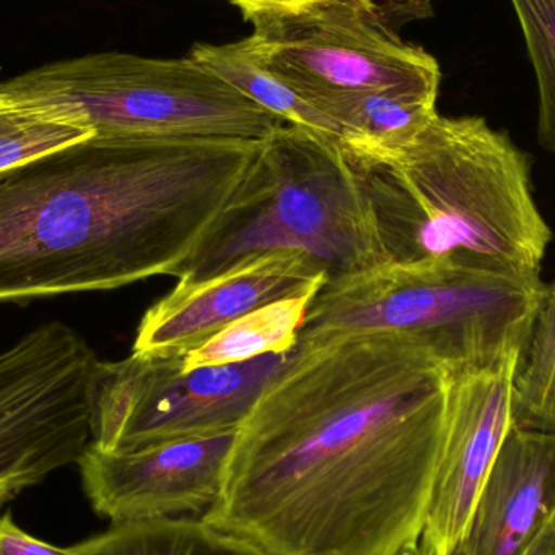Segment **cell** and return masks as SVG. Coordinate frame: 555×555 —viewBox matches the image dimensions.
Instances as JSON below:
<instances>
[{
  "label": "cell",
  "mask_w": 555,
  "mask_h": 555,
  "mask_svg": "<svg viewBox=\"0 0 555 555\" xmlns=\"http://www.w3.org/2000/svg\"><path fill=\"white\" fill-rule=\"evenodd\" d=\"M453 374L414 333L297 348L237 429L202 520L273 555H395L417 543Z\"/></svg>",
  "instance_id": "6da1fadb"
},
{
  "label": "cell",
  "mask_w": 555,
  "mask_h": 555,
  "mask_svg": "<svg viewBox=\"0 0 555 555\" xmlns=\"http://www.w3.org/2000/svg\"><path fill=\"white\" fill-rule=\"evenodd\" d=\"M262 143L93 135L0 172V302L175 276Z\"/></svg>",
  "instance_id": "7a4b0ae2"
},
{
  "label": "cell",
  "mask_w": 555,
  "mask_h": 555,
  "mask_svg": "<svg viewBox=\"0 0 555 555\" xmlns=\"http://www.w3.org/2000/svg\"><path fill=\"white\" fill-rule=\"evenodd\" d=\"M346 153L390 262L462 257L541 275L553 231L531 158L485 117L439 114L403 145Z\"/></svg>",
  "instance_id": "3957f363"
},
{
  "label": "cell",
  "mask_w": 555,
  "mask_h": 555,
  "mask_svg": "<svg viewBox=\"0 0 555 555\" xmlns=\"http://www.w3.org/2000/svg\"><path fill=\"white\" fill-rule=\"evenodd\" d=\"M299 250L339 280L390 263L341 140L283 124L236 195L176 272L198 283L263 254Z\"/></svg>",
  "instance_id": "277c9868"
},
{
  "label": "cell",
  "mask_w": 555,
  "mask_h": 555,
  "mask_svg": "<svg viewBox=\"0 0 555 555\" xmlns=\"http://www.w3.org/2000/svg\"><path fill=\"white\" fill-rule=\"evenodd\" d=\"M546 283L462 257L390 262L326 281L297 348L362 332L423 336L455 372L521 358Z\"/></svg>",
  "instance_id": "5b68a950"
},
{
  "label": "cell",
  "mask_w": 555,
  "mask_h": 555,
  "mask_svg": "<svg viewBox=\"0 0 555 555\" xmlns=\"http://www.w3.org/2000/svg\"><path fill=\"white\" fill-rule=\"evenodd\" d=\"M0 103L36 107L109 139L266 142L283 126L195 59L106 51L0 81Z\"/></svg>",
  "instance_id": "8992f818"
},
{
  "label": "cell",
  "mask_w": 555,
  "mask_h": 555,
  "mask_svg": "<svg viewBox=\"0 0 555 555\" xmlns=\"http://www.w3.org/2000/svg\"><path fill=\"white\" fill-rule=\"evenodd\" d=\"M269 354L234 364L182 369L184 354L132 352L101 362L93 442L106 452L233 433L263 391L296 359Z\"/></svg>",
  "instance_id": "52a82bcc"
},
{
  "label": "cell",
  "mask_w": 555,
  "mask_h": 555,
  "mask_svg": "<svg viewBox=\"0 0 555 555\" xmlns=\"http://www.w3.org/2000/svg\"><path fill=\"white\" fill-rule=\"evenodd\" d=\"M101 362L59 320L0 351V494L13 498L80 462L93 442Z\"/></svg>",
  "instance_id": "ba28073f"
},
{
  "label": "cell",
  "mask_w": 555,
  "mask_h": 555,
  "mask_svg": "<svg viewBox=\"0 0 555 555\" xmlns=\"http://www.w3.org/2000/svg\"><path fill=\"white\" fill-rule=\"evenodd\" d=\"M253 23L263 64L309 103L364 91L439 98L437 59L401 41L374 3L332 2Z\"/></svg>",
  "instance_id": "9c48e42d"
},
{
  "label": "cell",
  "mask_w": 555,
  "mask_h": 555,
  "mask_svg": "<svg viewBox=\"0 0 555 555\" xmlns=\"http://www.w3.org/2000/svg\"><path fill=\"white\" fill-rule=\"evenodd\" d=\"M237 430L106 452L91 446L80 462L91 507L113 525L202 517L223 491Z\"/></svg>",
  "instance_id": "30bf717a"
},
{
  "label": "cell",
  "mask_w": 555,
  "mask_h": 555,
  "mask_svg": "<svg viewBox=\"0 0 555 555\" xmlns=\"http://www.w3.org/2000/svg\"><path fill=\"white\" fill-rule=\"evenodd\" d=\"M521 358L453 374L446 437L421 543L453 555L512 429V385Z\"/></svg>",
  "instance_id": "8fae6325"
},
{
  "label": "cell",
  "mask_w": 555,
  "mask_h": 555,
  "mask_svg": "<svg viewBox=\"0 0 555 555\" xmlns=\"http://www.w3.org/2000/svg\"><path fill=\"white\" fill-rule=\"evenodd\" d=\"M325 283L322 266L299 250L263 254L208 280L178 283L140 320L132 352L185 354L246 313L317 294Z\"/></svg>",
  "instance_id": "7c38bea8"
},
{
  "label": "cell",
  "mask_w": 555,
  "mask_h": 555,
  "mask_svg": "<svg viewBox=\"0 0 555 555\" xmlns=\"http://www.w3.org/2000/svg\"><path fill=\"white\" fill-rule=\"evenodd\" d=\"M555 520V436L512 426L453 555H524Z\"/></svg>",
  "instance_id": "4fadbf2b"
},
{
  "label": "cell",
  "mask_w": 555,
  "mask_h": 555,
  "mask_svg": "<svg viewBox=\"0 0 555 555\" xmlns=\"http://www.w3.org/2000/svg\"><path fill=\"white\" fill-rule=\"evenodd\" d=\"M191 57L289 126L345 140L341 127L304 100L286 80L270 70L249 38L228 44H195Z\"/></svg>",
  "instance_id": "5bb4252c"
},
{
  "label": "cell",
  "mask_w": 555,
  "mask_h": 555,
  "mask_svg": "<svg viewBox=\"0 0 555 555\" xmlns=\"http://www.w3.org/2000/svg\"><path fill=\"white\" fill-rule=\"evenodd\" d=\"M315 294L289 297L234 320L210 339L185 352L182 369L234 364L294 351L299 330Z\"/></svg>",
  "instance_id": "9a60e30c"
},
{
  "label": "cell",
  "mask_w": 555,
  "mask_h": 555,
  "mask_svg": "<svg viewBox=\"0 0 555 555\" xmlns=\"http://www.w3.org/2000/svg\"><path fill=\"white\" fill-rule=\"evenodd\" d=\"M90 541L96 555H273L201 517L113 525Z\"/></svg>",
  "instance_id": "2e32d148"
},
{
  "label": "cell",
  "mask_w": 555,
  "mask_h": 555,
  "mask_svg": "<svg viewBox=\"0 0 555 555\" xmlns=\"http://www.w3.org/2000/svg\"><path fill=\"white\" fill-rule=\"evenodd\" d=\"M512 426L555 436V280L544 287L512 385Z\"/></svg>",
  "instance_id": "e0dca14e"
},
{
  "label": "cell",
  "mask_w": 555,
  "mask_h": 555,
  "mask_svg": "<svg viewBox=\"0 0 555 555\" xmlns=\"http://www.w3.org/2000/svg\"><path fill=\"white\" fill-rule=\"evenodd\" d=\"M93 135L91 130L48 111L0 103V172Z\"/></svg>",
  "instance_id": "ac0fdd59"
},
{
  "label": "cell",
  "mask_w": 555,
  "mask_h": 555,
  "mask_svg": "<svg viewBox=\"0 0 555 555\" xmlns=\"http://www.w3.org/2000/svg\"><path fill=\"white\" fill-rule=\"evenodd\" d=\"M538 87V142L555 156V0H511Z\"/></svg>",
  "instance_id": "d6986e66"
},
{
  "label": "cell",
  "mask_w": 555,
  "mask_h": 555,
  "mask_svg": "<svg viewBox=\"0 0 555 555\" xmlns=\"http://www.w3.org/2000/svg\"><path fill=\"white\" fill-rule=\"evenodd\" d=\"M234 7L243 12L250 22L269 16L289 15V13L304 12V10L315 9V7L325 5L332 2H359L374 3L378 5L377 0H228ZM395 5L404 7L408 10H426L433 0H388ZM380 7V5H378Z\"/></svg>",
  "instance_id": "ffe728a7"
},
{
  "label": "cell",
  "mask_w": 555,
  "mask_h": 555,
  "mask_svg": "<svg viewBox=\"0 0 555 555\" xmlns=\"http://www.w3.org/2000/svg\"><path fill=\"white\" fill-rule=\"evenodd\" d=\"M0 555H94V551L90 540L70 547L44 543L23 531L9 514H0Z\"/></svg>",
  "instance_id": "44dd1931"
},
{
  "label": "cell",
  "mask_w": 555,
  "mask_h": 555,
  "mask_svg": "<svg viewBox=\"0 0 555 555\" xmlns=\"http://www.w3.org/2000/svg\"><path fill=\"white\" fill-rule=\"evenodd\" d=\"M524 555H555V520L534 538Z\"/></svg>",
  "instance_id": "7402d4cb"
},
{
  "label": "cell",
  "mask_w": 555,
  "mask_h": 555,
  "mask_svg": "<svg viewBox=\"0 0 555 555\" xmlns=\"http://www.w3.org/2000/svg\"><path fill=\"white\" fill-rule=\"evenodd\" d=\"M395 555H433L429 553V550H427L426 546H424L421 541H417V543L410 544V546L403 547V550L398 551Z\"/></svg>",
  "instance_id": "603a6c76"
},
{
  "label": "cell",
  "mask_w": 555,
  "mask_h": 555,
  "mask_svg": "<svg viewBox=\"0 0 555 555\" xmlns=\"http://www.w3.org/2000/svg\"><path fill=\"white\" fill-rule=\"evenodd\" d=\"M10 495H7V494H0V511H2V505L3 504H7V502L10 501Z\"/></svg>",
  "instance_id": "cb8c5ba5"
}]
</instances>
